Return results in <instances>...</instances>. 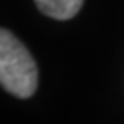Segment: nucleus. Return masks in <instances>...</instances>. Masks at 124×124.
<instances>
[{"instance_id":"1","label":"nucleus","mask_w":124,"mask_h":124,"mask_svg":"<svg viewBox=\"0 0 124 124\" xmlns=\"http://www.w3.org/2000/svg\"><path fill=\"white\" fill-rule=\"evenodd\" d=\"M0 85L9 93L28 98L38 85L35 59L10 31L0 28Z\"/></svg>"},{"instance_id":"2","label":"nucleus","mask_w":124,"mask_h":124,"mask_svg":"<svg viewBox=\"0 0 124 124\" xmlns=\"http://www.w3.org/2000/svg\"><path fill=\"white\" fill-rule=\"evenodd\" d=\"M38 9L48 17L66 21L79 12L83 0H35Z\"/></svg>"}]
</instances>
